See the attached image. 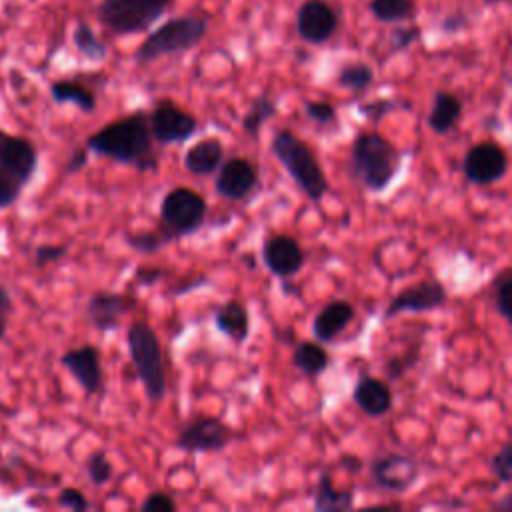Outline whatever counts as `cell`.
<instances>
[{"mask_svg": "<svg viewBox=\"0 0 512 512\" xmlns=\"http://www.w3.org/2000/svg\"><path fill=\"white\" fill-rule=\"evenodd\" d=\"M24 184H20L16 178H12L8 172L0 168V210L12 206L20 194H22Z\"/></svg>", "mask_w": 512, "mask_h": 512, "instance_id": "cell-38", "label": "cell"}, {"mask_svg": "<svg viewBox=\"0 0 512 512\" xmlns=\"http://www.w3.org/2000/svg\"><path fill=\"white\" fill-rule=\"evenodd\" d=\"M462 24H464V18H462V16H458V18H446V20H444V28H446V30H448V28L452 30V28L462 26Z\"/></svg>", "mask_w": 512, "mask_h": 512, "instance_id": "cell-46", "label": "cell"}, {"mask_svg": "<svg viewBox=\"0 0 512 512\" xmlns=\"http://www.w3.org/2000/svg\"><path fill=\"white\" fill-rule=\"evenodd\" d=\"M68 252V246L66 244H40L36 250H34V264L38 268H44L48 264H54L58 260H62Z\"/></svg>", "mask_w": 512, "mask_h": 512, "instance_id": "cell-39", "label": "cell"}, {"mask_svg": "<svg viewBox=\"0 0 512 512\" xmlns=\"http://www.w3.org/2000/svg\"><path fill=\"white\" fill-rule=\"evenodd\" d=\"M276 114H278V104H276V100L270 98L268 94H260V96H256V98L250 102L248 110L244 112V116H242V130H244L248 136H252V138L256 140V138L260 136L262 126H264L268 120H272Z\"/></svg>", "mask_w": 512, "mask_h": 512, "instance_id": "cell-27", "label": "cell"}, {"mask_svg": "<svg viewBox=\"0 0 512 512\" xmlns=\"http://www.w3.org/2000/svg\"><path fill=\"white\" fill-rule=\"evenodd\" d=\"M136 308V298L126 292H94L86 302V318L100 332L120 326V318Z\"/></svg>", "mask_w": 512, "mask_h": 512, "instance_id": "cell-18", "label": "cell"}, {"mask_svg": "<svg viewBox=\"0 0 512 512\" xmlns=\"http://www.w3.org/2000/svg\"><path fill=\"white\" fill-rule=\"evenodd\" d=\"M354 306L348 300H330L312 320V334L318 342H334L354 320Z\"/></svg>", "mask_w": 512, "mask_h": 512, "instance_id": "cell-19", "label": "cell"}, {"mask_svg": "<svg viewBox=\"0 0 512 512\" xmlns=\"http://www.w3.org/2000/svg\"><path fill=\"white\" fill-rule=\"evenodd\" d=\"M352 174L368 192H382L390 186L402 166V152L378 132H362L350 148Z\"/></svg>", "mask_w": 512, "mask_h": 512, "instance_id": "cell-2", "label": "cell"}, {"mask_svg": "<svg viewBox=\"0 0 512 512\" xmlns=\"http://www.w3.org/2000/svg\"><path fill=\"white\" fill-rule=\"evenodd\" d=\"M494 302L498 314L512 324V270H506L498 280H496V290H494Z\"/></svg>", "mask_w": 512, "mask_h": 512, "instance_id": "cell-33", "label": "cell"}, {"mask_svg": "<svg viewBox=\"0 0 512 512\" xmlns=\"http://www.w3.org/2000/svg\"><path fill=\"white\" fill-rule=\"evenodd\" d=\"M174 0H102L98 18L116 34L146 32Z\"/></svg>", "mask_w": 512, "mask_h": 512, "instance_id": "cell-7", "label": "cell"}, {"mask_svg": "<svg viewBox=\"0 0 512 512\" xmlns=\"http://www.w3.org/2000/svg\"><path fill=\"white\" fill-rule=\"evenodd\" d=\"M368 10L378 22L396 24V22L410 20L416 14V2L414 0H370Z\"/></svg>", "mask_w": 512, "mask_h": 512, "instance_id": "cell-28", "label": "cell"}, {"mask_svg": "<svg viewBox=\"0 0 512 512\" xmlns=\"http://www.w3.org/2000/svg\"><path fill=\"white\" fill-rule=\"evenodd\" d=\"M142 512H176L178 504L168 492H150L142 502H140Z\"/></svg>", "mask_w": 512, "mask_h": 512, "instance_id": "cell-37", "label": "cell"}, {"mask_svg": "<svg viewBox=\"0 0 512 512\" xmlns=\"http://www.w3.org/2000/svg\"><path fill=\"white\" fill-rule=\"evenodd\" d=\"M260 256L268 272H272L278 278L296 276L306 262L302 246L294 236H288V234L268 236L262 244Z\"/></svg>", "mask_w": 512, "mask_h": 512, "instance_id": "cell-17", "label": "cell"}, {"mask_svg": "<svg viewBox=\"0 0 512 512\" xmlns=\"http://www.w3.org/2000/svg\"><path fill=\"white\" fill-rule=\"evenodd\" d=\"M224 162V144L216 136H208L192 144L182 158L184 168L194 176H210Z\"/></svg>", "mask_w": 512, "mask_h": 512, "instance_id": "cell-21", "label": "cell"}, {"mask_svg": "<svg viewBox=\"0 0 512 512\" xmlns=\"http://www.w3.org/2000/svg\"><path fill=\"white\" fill-rule=\"evenodd\" d=\"M490 510H496V512H512V492L502 496L500 500L492 502L490 504Z\"/></svg>", "mask_w": 512, "mask_h": 512, "instance_id": "cell-45", "label": "cell"}, {"mask_svg": "<svg viewBox=\"0 0 512 512\" xmlns=\"http://www.w3.org/2000/svg\"><path fill=\"white\" fill-rule=\"evenodd\" d=\"M270 148L276 160L284 166L288 176L310 202H320L326 196L330 188L328 178L314 150L302 138H298L288 128H280L274 132Z\"/></svg>", "mask_w": 512, "mask_h": 512, "instance_id": "cell-3", "label": "cell"}, {"mask_svg": "<svg viewBox=\"0 0 512 512\" xmlns=\"http://www.w3.org/2000/svg\"><path fill=\"white\" fill-rule=\"evenodd\" d=\"M354 506V492L352 490H340L334 486L332 476L328 472H322L314 496H312V508L316 512H344Z\"/></svg>", "mask_w": 512, "mask_h": 512, "instance_id": "cell-24", "label": "cell"}, {"mask_svg": "<svg viewBox=\"0 0 512 512\" xmlns=\"http://www.w3.org/2000/svg\"><path fill=\"white\" fill-rule=\"evenodd\" d=\"M486 6H494V4H502V2H506V0H482Z\"/></svg>", "mask_w": 512, "mask_h": 512, "instance_id": "cell-47", "label": "cell"}, {"mask_svg": "<svg viewBox=\"0 0 512 512\" xmlns=\"http://www.w3.org/2000/svg\"><path fill=\"white\" fill-rule=\"evenodd\" d=\"M338 28V14L326 0H304L296 12V32L308 44H324Z\"/></svg>", "mask_w": 512, "mask_h": 512, "instance_id": "cell-16", "label": "cell"}, {"mask_svg": "<svg viewBox=\"0 0 512 512\" xmlns=\"http://www.w3.org/2000/svg\"><path fill=\"white\" fill-rule=\"evenodd\" d=\"M418 38H420L418 26H400L392 32V46L394 50H404L410 44H414Z\"/></svg>", "mask_w": 512, "mask_h": 512, "instance_id": "cell-40", "label": "cell"}, {"mask_svg": "<svg viewBox=\"0 0 512 512\" xmlns=\"http://www.w3.org/2000/svg\"><path fill=\"white\" fill-rule=\"evenodd\" d=\"M370 478L378 488L402 494L418 480V462L406 454L388 452L370 462Z\"/></svg>", "mask_w": 512, "mask_h": 512, "instance_id": "cell-12", "label": "cell"}, {"mask_svg": "<svg viewBox=\"0 0 512 512\" xmlns=\"http://www.w3.org/2000/svg\"><path fill=\"white\" fill-rule=\"evenodd\" d=\"M206 198L190 186H176L162 196L158 210V230L172 244L182 236L194 234L206 220Z\"/></svg>", "mask_w": 512, "mask_h": 512, "instance_id": "cell-6", "label": "cell"}, {"mask_svg": "<svg viewBox=\"0 0 512 512\" xmlns=\"http://www.w3.org/2000/svg\"><path fill=\"white\" fill-rule=\"evenodd\" d=\"M12 296L10 290L6 286L0 284V340H4L6 332H8V318L12 314Z\"/></svg>", "mask_w": 512, "mask_h": 512, "instance_id": "cell-42", "label": "cell"}, {"mask_svg": "<svg viewBox=\"0 0 512 512\" xmlns=\"http://www.w3.org/2000/svg\"><path fill=\"white\" fill-rule=\"evenodd\" d=\"M490 470L500 482L504 484L512 482V440L506 442L496 454H492Z\"/></svg>", "mask_w": 512, "mask_h": 512, "instance_id": "cell-34", "label": "cell"}, {"mask_svg": "<svg viewBox=\"0 0 512 512\" xmlns=\"http://www.w3.org/2000/svg\"><path fill=\"white\" fill-rule=\"evenodd\" d=\"M292 364L306 376H320L330 364V354L320 342L304 340L292 352Z\"/></svg>", "mask_w": 512, "mask_h": 512, "instance_id": "cell-26", "label": "cell"}, {"mask_svg": "<svg viewBox=\"0 0 512 512\" xmlns=\"http://www.w3.org/2000/svg\"><path fill=\"white\" fill-rule=\"evenodd\" d=\"M154 142L148 112L134 110L90 134L84 146L98 156L136 168L138 172H156L158 154Z\"/></svg>", "mask_w": 512, "mask_h": 512, "instance_id": "cell-1", "label": "cell"}, {"mask_svg": "<svg viewBox=\"0 0 512 512\" xmlns=\"http://www.w3.org/2000/svg\"><path fill=\"white\" fill-rule=\"evenodd\" d=\"M84 470L88 474V480L94 486H104L112 480L114 476V466L108 460V454L104 450H94L86 456L84 460Z\"/></svg>", "mask_w": 512, "mask_h": 512, "instance_id": "cell-31", "label": "cell"}, {"mask_svg": "<svg viewBox=\"0 0 512 512\" xmlns=\"http://www.w3.org/2000/svg\"><path fill=\"white\" fill-rule=\"evenodd\" d=\"M164 276V268L160 266H138L134 274L136 286H154Z\"/></svg>", "mask_w": 512, "mask_h": 512, "instance_id": "cell-41", "label": "cell"}, {"mask_svg": "<svg viewBox=\"0 0 512 512\" xmlns=\"http://www.w3.org/2000/svg\"><path fill=\"white\" fill-rule=\"evenodd\" d=\"M508 170V154L492 140L476 142L468 148L462 160V172L468 182L476 186H488L498 182Z\"/></svg>", "mask_w": 512, "mask_h": 512, "instance_id": "cell-10", "label": "cell"}, {"mask_svg": "<svg viewBox=\"0 0 512 512\" xmlns=\"http://www.w3.org/2000/svg\"><path fill=\"white\" fill-rule=\"evenodd\" d=\"M392 108H394V102H390V100H374V102H368V104L360 106L362 114L368 116V118H374V120L388 114V110H392Z\"/></svg>", "mask_w": 512, "mask_h": 512, "instance_id": "cell-44", "label": "cell"}, {"mask_svg": "<svg viewBox=\"0 0 512 512\" xmlns=\"http://www.w3.org/2000/svg\"><path fill=\"white\" fill-rule=\"evenodd\" d=\"M336 82L338 86H342L344 90H350L352 94H362L372 86L374 70L366 62H350L340 68Z\"/></svg>", "mask_w": 512, "mask_h": 512, "instance_id": "cell-29", "label": "cell"}, {"mask_svg": "<svg viewBox=\"0 0 512 512\" xmlns=\"http://www.w3.org/2000/svg\"><path fill=\"white\" fill-rule=\"evenodd\" d=\"M60 362L88 396H98L104 392L100 350L94 344H82L78 348L66 350Z\"/></svg>", "mask_w": 512, "mask_h": 512, "instance_id": "cell-14", "label": "cell"}, {"mask_svg": "<svg viewBox=\"0 0 512 512\" xmlns=\"http://www.w3.org/2000/svg\"><path fill=\"white\" fill-rule=\"evenodd\" d=\"M260 184L256 164L246 156L226 158L216 174L214 190L226 200H246Z\"/></svg>", "mask_w": 512, "mask_h": 512, "instance_id": "cell-11", "label": "cell"}, {"mask_svg": "<svg viewBox=\"0 0 512 512\" xmlns=\"http://www.w3.org/2000/svg\"><path fill=\"white\" fill-rule=\"evenodd\" d=\"M128 354L134 372L142 382L144 394L150 404H158L166 396V368L162 344L156 330L146 320H136L126 332Z\"/></svg>", "mask_w": 512, "mask_h": 512, "instance_id": "cell-4", "label": "cell"}, {"mask_svg": "<svg viewBox=\"0 0 512 512\" xmlns=\"http://www.w3.org/2000/svg\"><path fill=\"white\" fill-rule=\"evenodd\" d=\"M208 24L200 16H176L152 30L134 52L138 64H148L164 56L188 52L202 42Z\"/></svg>", "mask_w": 512, "mask_h": 512, "instance_id": "cell-5", "label": "cell"}, {"mask_svg": "<svg viewBox=\"0 0 512 512\" xmlns=\"http://www.w3.org/2000/svg\"><path fill=\"white\" fill-rule=\"evenodd\" d=\"M88 148L84 146V148H76L72 154H70V158L66 160V166H64V172L66 174H76V172H80L86 164H88Z\"/></svg>", "mask_w": 512, "mask_h": 512, "instance_id": "cell-43", "label": "cell"}, {"mask_svg": "<svg viewBox=\"0 0 512 512\" xmlns=\"http://www.w3.org/2000/svg\"><path fill=\"white\" fill-rule=\"evenodd\" d=\"M50 96L56 104H72L80 112L90 114L96 108V94L76 80H56L50 84Z\"/></svg>", "mask_w": 512, "mask_h": 512, "instance_id": "cell-25", "label": "cell"}, {"mask_svg": "<svg viewBox=\"0 0 512 512\" xmlns=\"http://www.w3.org/2000/svg\"><path fill=\"white\" fill-rule=\"evenodd\" d=\"M446 298H448L446 288L436 278L416 282V284L404 288L400 294H396L388 302V306L384 310V320H392L394 316H400L404 312L420 314V312L436 310L446 302Z\"/></svg>", "mask_w": 512, "mask_h": 512, "instance_id": "cell-13", "label": "cell"}, {"mask_svg": "<svg viewBox=\"0 0 512 512\" xmlns=\"http://www.w3.org/2000/svg\"><path fill=\"white\" fill-rule=\"evenodd\" d=\"M0 168L26 186L38 168V150L32 140L0 130Z\"/></svg>", "mask_w": 512, "mask_h": 512, "instance_id": "cell-15", "label": "cell"}, {"mask_svg": "<svg viewBox=\"0 0 512 512\" xmlns=\"http://www.w3.org/2000/svg\"><path fill=\"white\" fill-rule=\"evenodd\" d=\"M56 504L60 508H66V510H72V512H86L92 508L90 500L84 496V492L76 486H66L58 492L56 496Z\"/></svg>", "mask_w": 512, "mask_h": 512, "instance_id": "cell-35", "label": "cell"}, {"mask_svg": "<svg viewBox=\"0 0 512 512\" xmlns=\"http://www.w3.org/2000/svg\"><path fill=\"white\" fill-rule=\"evenodd\" d=\"M462 118V100L446 90H438L432 100V108L428 112V128L434 134H448L458 120Z\"/></svg>", "mask_w": 512, "mask_h": 512, "instance_id": "cell-23", "label": "cell"}, {"mask_svg": "<svg viewBox=\"0 0 512 512\" xmlns=\"http://www.w3.org/2000/svg\"><path fill=\"white\" fill-rule=\"evenodd\" d=\"M304 114L320 126L332 124L336 120V108L326 100H306L304 102Z\"/></svg>", "mask_w": 512, "mask_h": 512, "instance_id": "cell-36", "label": "cell"}, {"mask_svg": "<svg viewBox=\"0 0 512 512\" xmlns=\"http://www.w3.org/2000/svg\"><path fill=\"white\" fill-rule=\"evenodd\" d=\"M124 242L140 254H152V252H158L162 246L170 244L158 228L156 230H144V232H126Z\"/></svg>", "mask_w": 512, "mask_h": 512, "instance_id": "cell-32", "label": "cell"}, {"mask_svg": "<svg viewBox=\"0 0 512 512\" xmlns=\"http://www.w3.org/2000/svg\"><path fill=\"white\" fill-rule=\"evenodd\" d=\"M148 118L158 144H182L198 132V118L168 98L158 100L148 112Z\"/></svg>", "mask_w": 512, "mask_h": 512, "instance_id": "cell-9", "label": "cell"}, {"mask_svg": "<svg viewBox=\"0 0 512 512\" xmlns=\"http://www.w3.org/2000/svg\"><path fill=\"white\" fill-rule=\"evenodd\" d=\"M232 440L234 430L218 416H194L178 430L174 444L190 454H206L220 452Z\"/></svg>", "mask_w": 512, "mask_h": 512, "instance_id": "cell-8", "label": "cell"}, {"mask_svg": "<svg viewBox=\"0 0 512 512\" xmlns=\"http://www.w3.org/2000/svg\"><path fill=\"white\" fill-rule=\"evenodd\" d=\"M352 400L364 414L372 418H380L392 408L394 396L390 386L384 380L374 376H362L354 384Z\"/></svg>", "mask_w": 512, "mask_h": 512, "instance_id": "cell-20", "label": "cell"}, {"mask_svg": "<svg viewBox=\"0 0 512 512\" xmlns=\"http://www.w3.org/2000/svg\"><path fill=\"white\" fill-rule=\"evenodd\" d=\"M214 326L234 344H242L250 336V312L240 300H226L214 310Z\"/></svg>", "mask_w": 512, "mask_h": 512, "instance_id": "cell-22", "label": "cell"}, {"mask_svg": "<svg viewBox=\"0 0 512 512\" xmlns=\"http://www.w3.org/2000/svg\"><path fill=\"white\" fill-rule=\"evenodd\" d=\"M72 42L76 50L90 62H102L108 54V46L94 34L86 22H78L72 32Z\"/></svg>", "mask_w": 512, "mask_h": 512, "instance_id": "cell-30", "label": "cell"}]
</instances>
